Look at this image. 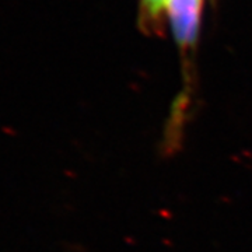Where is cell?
I'll list each match as a JSON object with an SVG mask.
<instances>
[{"label": "cell", "instance_id": "cell-2", "mask_svg": "<svg viewBox=\"0 0 252 252\" xmlns=\"http://www.w3.org/2000/svg\"><path fill=\"white\" fill-rule=\"evenodd\" d=\"M168 0H140V21L149 34H161L162 14Z\"/></svg>", "mask_w": 252, "mask_h": 252}, {"label": "cell", "instance_id": "cell-1", "mask_svg": "<svg viewBox=\"0 0 252 252\" xmlns=\"http://www.w3.org/2000/svg\"><path fill=\"white\" fill-rule=\"evenodd\" d=\"M203 0H168L165 14L171 24L175 44L187 55L192 51L199 36Z\"/></svg>", "mask_w": 252, "mask_h": 252}]
</instances>
